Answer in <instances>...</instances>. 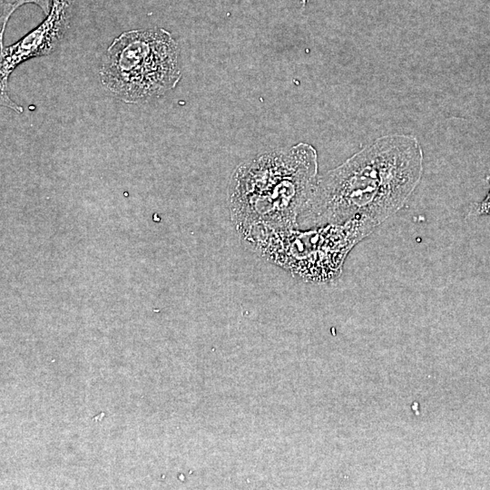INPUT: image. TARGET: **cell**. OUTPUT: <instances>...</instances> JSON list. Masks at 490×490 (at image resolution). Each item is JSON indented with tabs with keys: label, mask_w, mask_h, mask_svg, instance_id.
I'll return each instance as SVG.
<instances>
[{
	"label": "cell",
	"mask_w": 490,
	"mask_h": 490,
	"mask_svg": "<svg viewBox=\"0 0 490 490\" xmlns=\"http://www.w3.org/2000/svg\"><path fill=\"white\" fill-rule=\"evenodd\" d=\"M423 151L409 134L381 136L318 177L299 229L362 218L376 227L397 212L421 181Z\"/></svg>",
	"instance_id": "cell-1"
},
{
	"label": "cell",
	"mask_w": 490,
	"mask_h": 490,
	"mask_svg": "<svg viewBox=\"0 0 490 490\" xmlns=\"http://www.w3.org/2000/svg\"><path fill=\"white\" fill-rule=\"evenodd\" d=\"M318 153L306 142L263 152L240 163L228 186L230 220L240 238L299 228L318 180Z\"/></svg>",
	"instance_id": "cell-2"
},
{
	"label": "cell",
	"mask_w": 490,
	"mask_h": 490,
	"mask_svg": "<svg viewBox=\"0 0 490 490\" xmlns=\"http://www.w3.org/2000/svg\"><path fill=\"white\" fill-rule=\"evenodd\" d=\"M101 84L126 103H142L174 89L181 78L180 48L160 27L124 31L107 47Z\"/></svg>",
	"instance_id": "cell-3"
},
{
	"label": "cell",
	"mask_w": 490,
	"mask_h": 490,
	"mask_svg": "<svg viewBox=\"0 0 490 490\" xmlns=\"http://www.w3.org/2000/svg\"><path fill=\"white\" fill-rule=\"evenodd\" d=\"M377 227L362 218L309 229L269 230L246 240L266 260L310 283H326L340 276L350 250Z\"/></svg>",
	"instance_id": "cell-4"
},
{
	"label": "cell",
	"mask_w": 490,
	"mask_h": 490,
	"mask_svg": "<svg viewBox=\"0 0 490 490\" xmlns=\"http://www.w3.org/2000/svg\"><path fill=\"white\" fill-rule=\"evenodd\" d=\"M73 0H52L45 19L17 42L4 47L0 54L1 105L21 113L24 109L8 95V79L21 64L52 54L70 27Z\"/></svg>",
	"instance_id": "cell-5"
},
{
	"label": "cell",
	"mask_w": 490,
	"mask_h": 490,
	"mask_svg": "<svg viewBox=\"0 0 490 490\" xmlns=\"http://www.w3.org/2000/svg\"><path fill=\"white\" fill-rule=\"evenodd\" d=\"M25 4H34L38 5L44 14L47 15L51 9L52 0H16L13 4L5 5L1 15L0 43H3L5 30L10 16L17 8Z\"/></svg>",
	"instance_id": "cell-6"
},
{
	"label": "cell",
	"mask_w": 490,
	"mask_h": 490,
	"mask_svg": "<svg viewBox=\"0 0 490 490\" xmlns=\"http://www.w3.org/2000/svg\"><path fill=\"white\" fill-rule=\"evenodd\" d=\"M487 180H488V181H489V183H490V175L487 176ZM488 193H490V191H489Z\"/></svg>",
	"instance_id": "cell-7"
}]
</instances>
